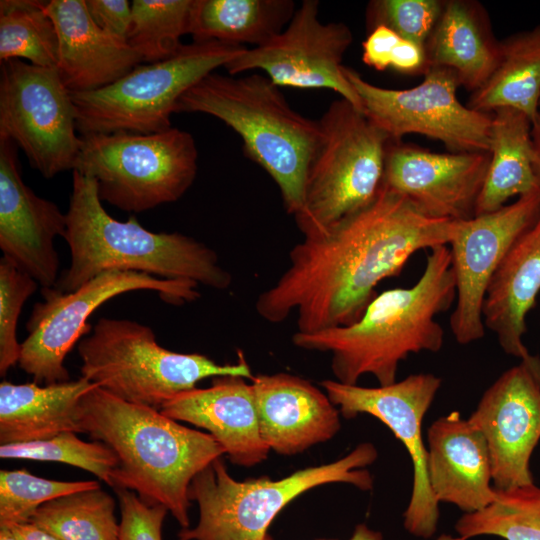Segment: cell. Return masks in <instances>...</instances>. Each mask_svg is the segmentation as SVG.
Returning a JSON list of instances; mask_svg holds the SVG:
<instances>
[{"label": "cell", "mask_w": 540, "mask_h": 540, "mask_svg": "<svg viewBox=\"0 0 540 540\" xmlns=\"http://www.w3.org/2000/svg\"><path fill=\"white\" fill-rule=\"evenodd\" d=\"M17 540H59L53 535L27 522L10 526Z\"/></svg>", "instance_id": "obj_41"}, {"label": "cell", "mask_w": 540, "mask_h": 540, "mask_svg": "<svg viewBox=\"0 0 540 540\" xmlns=\"http://www.w3.org/2000/svg\"><path fill=\"white\" fill-rule=\"evenodd\" d=\"M319 13V1H302L282 32L261 46L247 48L224 68L229 75L262 70L278 87L330 89L363 112L343 72L353 34L345 23H323Z\"/></svg>", "instance_id": "obj_15"}, {"label": "cell", "mask_w": 540, "mask_h": 540, "mask_svg": "<svg viewBox=\"0 0 540 540\" xmlns=\"http://www.w3.org/2000/svg\"><path fill=\"white\" fill-rule=\"evenodd\" d=\"M443 6L444 0H373L366 7V28L385 26L425 47Z\"/></svg>", "instance_id": "obj_36"}, {"label": "cell", "mask_w": 540, "mask_h": 540, "mask_svg": "<svg viewBox=\"0 0 540 540\" xmlns=\"http://www.w3.org/2000/svg\"><path fill=\"white\" fill-rule=\"evenodd\" d=\"M2 459L59 462L94 474L112 486L118 465L114 451L100 441L85 442L74 432H63L46 440L0 445Z\"/></svg>", "instance_id": "obj_34"}, {"label": "cell", "mask_w": 540, "mask_h": 540, "mask_svg": "<svg viewBox=\"0 0 540 540\" xmlns=\"http://www.w3.org/2000/svg\"><path fill=\"white\" fill-rule=\"evenodd\" d=\"M468 420L487 442L495 489L534 483L530 458L540 440V364L520 361L502 373Z\"/></svg>", "instance_id": "obj_17"}, {"label": "cell", "mask_w": 540, "mask_h": 540, "mask_svg": "<svg viewBox=\"0 0 540 540\" xmlns=\"http://www.w3.org/2000/svg\"><path fill=\"white\" fill-rule=\"evenodd\" d=\"M179 112L208 114L232 128L245 155L277 184L286 212H299L320 125L293 110L267 76L212 72L181 96Z\"/></svg>", "instance_id": "obj_5"}, {"label": "cell", "mask_w": 540, "mask_h": 540, "mask_svg": "<svg viewBox=\"0 0 540 540\" xmlns=\"http://www.w3.org/2000/svg\"><path fill=\"white\" fill-rule=\"evenodd\" d=\"M29 523L59 540H119L115 501L100 487L44 503L36 509Z\"/></svg>", "instance_id": "obj_30"}, {"label": "cell", "mask_w": 540, "mask_h": 540, "mask_svg": "<svg viewBox=\"0 0 540 540\" xmlns=\"http://www.w3.org/2000/svg\"><path fill=\"white\" fill-rule=\"evenodd\" d=\"M540 292V214L514 242L495 272L483 304V322L502 350L521 361L540 364L523 337L526 319Z\"/></svg>", "instance_id": "obj_24"}, {"label": "cell", "mask_w": 540, "mask_h": 540, "mask_svg": "<svg viewBox=\"0 0 540 540\" xmlns=\"http://www.w3.org/2000/svg\"><path fill=\"white\" fill-rule=\"evenodd\" d=\"M0 137L21 148L43 177L74 169L82 145L71 92L56 67L1 62Z\"/></svg>", "instance_id": "obj_13"}, {"label": "cell", "mask_w": 540, "mask_h": 540, "mask_svg": "<svg viewBox=\"0 0 540 540\" xmlns=\"http://www.w3.org/2000/svg\"><path fill=\"white\" fill-rule=\"evenodd\" d=\"M43 1H0V62L25 59L29 63L57 68L58 35Z\"/></svg>", "instance_id": "obj_31"}, {"label": "cell", "mask_w": 540, "mask_h": 540, "mask_svg": "<svg viewBox=\"0 0 540 540\" xmlns=\"http://www.w3.org/2000/svg\"><path fill=\"white\" fill-rule=\"evenodd\" d=\"M38 283L7 258L0 259V375L19 361L21 343L16 337L19 315Z\"/></svg>", "instance_id": "obj_37"}, {"label": "cell", "mask_w": 540, "mask_h": 540, "mask_svg": "<svg viewBox=\"0 0 540 540\" xmlns=\"http://www.w3.org/2000/svg\"><path fill=\"white\" fill-rule=\"evenodd\" d=\"M362 50V61L378 71L392 69L414 76L424 75L429 68L424 46L402 38L385 26L368 31Z\"/></svg>", "instance_id": "obj_38"}, {"label": "cell", "mask_w": 540, "mask_h": 540, "mask_svg": "<svg viewBox=\"0 0 540 540\" xmlns=\"http://www.w3.org/2000/svg\"><path fill=\"white\" fill-rule=\"evenodd\" d=\"M488 165L489 152L437 153L390 139L382 186L430 218L466 220L475 216Z\"/></svg>", "instance_id": "obj_18"}, {"label": "cell", "mask_w": 540, "mask_h": 540, "mask_svg": "<svg viewBox=\"0 0 540 540\" xmlns=\"http://www.w3.org/2000/svg\"><path fill=\"white\" fill-rule=\"evenodd\" d=\"M73 171L96 180L101 201L132 213L175 202L197 175L192 135L177 128L81 136Z\"/></svg>", "instance_id": "obj_10"}, {"label": "cell", "mask_w": 540, "mask_h": 540, "mask_svg": "<svg viewBox=\"0 0 540 540\" xmlns=\"http://www.w3.org/2000/svg\"><path fill=\"white\" fill-rule=\"evenodd\" d=\"M82 433L118 458L112 487L134 491L163 505L181 529L190 527L188 491L193 478L225 450L207 433L188 428L161 411L124 401L96 386L79 403Z\"/></svg>", "instance_id": "obj_3"}, {"label": "cell", "mask_w": 540, "mask_h": 540, "mask_svg": "<svg viewBox=\"0 0 540 540\" xmlns=\"http://www.w3.org/2000/svg\"><path fill=\"white\" fill-rule=\"evenodd\" d=\"M451 232L452 221L430 218L381 186L369 204L296 244L287 269L258 295L255 310L270 323L295 311L301 333L351 325L381 281L398 276L416 252L448 245Z\"/></svg>", "instance_id": "obj_1"}, {"label": "cell", "mask_w": 540, "mask_h": 540, "mask_svg": "<svg viewBox=\"0 0 540 540\" xmlns=\"http://www.w3.org/2000/svg\"><path fill=\"white\" fill-rule=\"evenodd\" d=\"M193 0H133L128 44L144 62L173 56L189 34Z\"/></svg>", "instance_id": "obj_33"}, {"label": "cell", "mask_w": 540, "mask_h": 540, "mask_svg": "<svg viewBox=\"0 0 540 540\" xmlns=\"http://www.w3.org/2000/svg\"><path fill=\"white\" fill-rule=\"evenodd\" d=\"M532 149H533V169L537 182L540 188V111L532 121Z\"/></svg>", "instance_id": "obj_42"}, {"label": "cell", "mask_w": 540, "mask_h": 540, "mask_svg": "<svg viewBox=\"0 0 540 540\" xmlns=\"http://www.w3.org/2000/svg\"><path fill=\"white\" fill-rule=\"evenodd\" d=\"M539 106H540V102H539Z\"/></svg>", "instance_id": "obj_45"}, {"label": "cell", "mask_w": 540, "mask_h": 540, "mask_svg": "<svg viewBox=\"0 0 540 540\" xmlns=\"http://www.w3.org/2000/svg\"><path fill=\"white\" fill-rule=\"evenodd\" d=\"M441 382V378L432 373H419L378 387L349 385L329 379L320 383L344 418L371 415L403 443L413 464V487L404 512V527L413 536L424 539L432 537L437 530L439 503L429 483L422 422Z\"/></svg>", "instance_id": "obj_14"}, {"label": "cell", "mask_w": 540, "mask_h": 540, "mask_svg": "<svg viewBox=\"0 0 540 540\" xmlns=\"http://www.w3.org/2000/svg\"><path fill=\"white\" fill-rule=\"evenodd\" d=\"M291 0H193L194 42L258 47L284 30L296 11Z\"/></svg>", "instance_id": "obj_29"}, {"label": "cell", "mask_w": 540, "mask_h": 540, "mask_svg": "<svg viewBox=\"0 0 540 540\" xmlns=\"http://www.w3.org/2000/svg\"><path fill=\"white\" fill-rule=\"evenodd\" d=\"M115 492L121 513L119 540H162L167 508L146 503L129 489L115 488Z\"/></svg>", "instance_id": "obj_39"}, {"label": "cell", "mask_w": 540, "mask_h": 540, "mask_svg": "<svg viewBox=\"0 0 540 540\" xmlns=\"http://www.w3.org/2000/svg\"><path fill=\"white\" fill-rule=\"evenodd\" d=\"M199 284L153 275L110 270L72 292L43 288V300L34 305L26 323L28 336L21 343L18 364L37 384L69 380L64 359L80 338L89 333L92 313L111 298L136 290H150L164 302L182 305L200 297Z\"/></svg>", "instance_id": "obj_11"}, {"label": "cell", "mask_w": 540, "mask_h": 540, "mask_svg": "<svg viewBox=\"0 0 540 540\" xmlns=\"http://www.w3.org/2000/svg\"><path fill=\"white\" fill-rule=\"evenodd\" d=\"M500 40L489 14L475 0H444L443 10L425 44L428 67L454 73L460 87L481 88L499 60Z\"/></svg>", "instance_id": "obj_25"}, {"label": "cell", "mask_w": 540, "mask_h": 540, "mask_svg": "<svg viewBox=\"0 0 540 540\" xmlns=\"http://www.w3.org/2000/svg\"><path fill=\"white\" fill-rule=\"evenodd\" d=\"M0 540H17L10 526L0 525Z\"/></svg>", "instance_id": "obj_44"}, {"label": "cell", "mask_w": 540, "mask_h": 540, "mask_svg": "<svg viewBox=\"0 0 540 540\" xmlns=\"http://www.w3.org/2000/svg\"><path fill=\"white\" fill-rule=\"evenodd\" d=\"M81 376L129 403L161 410L177 394L209 377L254 375L242 352L235 364L160 346L153 330L128 319L100 318L77 346Z\"/></svg>", "instance_id": "obj_7"}, {"label": "cell", "mask_w": 540, "mask_h": 540, "mask_svg": "<svg viewBox=\"0 0 540 540\" xmlns=\"http://www.w3.org/2000/svg\"><path fill=\"white\" fill-rule=\"evenodd\" d=\"M343 72L358 94L364 115L391 140L419 134L440 141L450 152H489L492 113L463 105L454 73L429 67L408 89H388L365 80L356 70Z\"/></svg>", "instance_id": "obj_12"}, {"label": "cell", "mask_w": 540, "mask_h": 540, "mask_svg": "<svg viewBox=\"0 0 540 540\" xmlns=\"http://www.w3.org/2000/svg\"><path fill=\"white\" fill-rule=\"evenodd\" d=\"M100 487L95 480L57 481L24 469L0 472V525L27 523L37 508L58 497Z\"/></svg>", "instance_id": "obj_35"}, {"label": "cell", "mask_w": 540, "mask_h": 540, "mask_svg": "<svg viewBox=\"0 0 540 540\" xmlns=\"http://www.w3.org/2000/svg\"><path fill=\"white\" fill-rule=\"evenodd\" d=\"M540 24L500 40L498 64L467 106L483 113L512 108L531 121L540 111Z\"/></svg>", "instance_id": "obj_28"}, {"label": "cell", "mask_w": 540, "mask_h": 540, "mask_svg": "<svg viewBox=\"0 0 540 540\" xmlns=\"http://www.w3.org/2000/svg\"><path fill=\"white\" fill-rule=\"evenodd\" d=\"M97 385L81 376L41 386L0 384V444L46 440L63 432L82 433L79 403Z\"/></svg>", "instance_id": "obj_26"}, {"label": "cell", "mask_w": 540, "mask_h": 540, "mask_svg": "<svg viewBox=\"0 0 540 540\" xmlns=\"http://www.w3.org/2000/svg\"><path fill=\"white\" fill-rule=\"evenodd\" d=\"M93 21L114 37L127 41L131 4L127 0H85Z\"/></svg>", "instance_id": "obj_40"}, {"label": "cell", "mask_w": 540, "mask_h": 540, "mask_svg": "<svg viewBox=\"0 0 540 540\" xmlns=\"http://www.w3.org/2000/svg\"><path fill=\"white\" fill-rule=\"evenodd\" d=\"M496 493L492 504L459 518L455 530L460 538L488 535L504 540H540V487L533 483L496 489Z\"/></svg>", "instance_id": "obj_32"}, {"label": "cell", "mask_w": 540, "mask_h": 540, "mask_svg": "<svg viewBox=\"0 0 540 540\" xmlns=\"http://www.w3.org/2000/svg\"><path fill=\"white\" fill-rule=\"evenodd\" d=\"M540 214V188L486 214L452 221L451 264L456 281L450 329L467 345L485 334L483 304L488 286L507 252Z\"/></svg>", "instance_id": "obj_16"}, {"label": "cell", "mask_w": 540, "mask_h": 540, "mask_svg": "<svg viewBox=\"0 0 540 540\" xmlns=\"http://www.w3.org/2000/svg\"><path fill=\"white\" fill-rule=\"evenodd\" d=\"M318 122L319 142L294 216L304 237L325 232L376 197L390 140L343 98L333 101Z\"/></svg>", "instance_id": "obj_8"}, {"label": "cell", "mask_w": 540, "mask_h": 540, "mask_svg": "<svg viewBox=\"0 0 540 540\" xmlns=\"http://www.w3.org/2000/svg\"><path fill=\"white\" fill-rule=\"evenodd\" d=\"M428 477L437 502L457 506L464 514L480 511L496 498L492 465L483 434L453 411L427 431Z\"/></svg>", "instance_id": "obj_22"}, {"label": "cell", "mask_w": 540, "mask_h": 540, "mask_svg": "<svg viewBox=\"0 0 540 540\" xmlns=\"http://www.w3.org/2000/svg\"><path fill=\"white\" fill-rule=\"evenodd\" d=\"M532 121L522 112L492 113L489 165L475 215L493 212L537 186L533 169Z\"/></svg>", "instance_id": "obj_27"}, {"label": "cell", "mask_w": 540, "mask_h": 540, "mask_svg": "<svg viewBox=\"0 0 540 540\" xmlns=\"http://www.w3.org/2000/svg\"><path fill=\"white\" fill-rule=\"evenodd\" d=\"M44 10L57 30V70L70 92L106 87L143 62L127 41L93 21L85 0H51Z\"/></svg>", "instance_id": "obj_23"}, {"label": "cell", "mask_w": 540, "mask_h": 540, "mask_svg": "<svg viewBox=\"0 0 540 540\" xmlns=\"http://www.w3.org/2000/svg\"><path fill=\"white\" fill-rule=\"evenodd\" d=\"M160 411L207 430L235 465L251 467L268 456L270 448L260 434L253 387L243 377H214L209 387L183 391Z\"/></svg>", "instance_id": "obj_21"}, {"label": "cell", "mask_w": 540, "mask_h": 540, "mask_svg": "<svg viewBox=\"0 0 540 540\" xmlns=\"http://www.w3.org/2000/svg\"><path fill=\"white\" fill-rule=\"evenodd\" d=\"M247 48L217 41L182 44L170 58L138 65L106 87L71 92L77 131L82 136L166 131L181 96Z\"/></svg>", "instance_id": "obj_9"}, {"label": "cell", "mask_w": 540, "mask_h": 540, "mask_svg": "<svg viewBox=\"0 0 540 540\" xmlns=\"http://www.w3.org/2000/svg\"><path fill=\"white\" fill-rule=\"evenodd\" d=\"M265 540H273L269 535ZM326 540V539H322ZM349 540H383L381 532L369 528L366 524H358ZM438 540H463L462 538H452L450 536H442Z\"/></svg>", "instance_id": "obj_43"}, {"label": "cell", "mask_w": 540, "mask_h": 540, "mask_svg": "<svg viewBox=\"0 0 540 540\" xmlns=\"http://www.w3.org/2000/svg\"><path fill=\"white\" fill-rule=\"evenodd\" d=\"M423 273L408 288L376 295L353 324L312 333L295 332L292 343L305 350L329 352L338 382L356 385L370 374L380 386L396 382L400 362L410 354L438 352L444 329L436 316L456 300V281L447 245L430 249Z\"/></svg>", "instance_id": "obj_2"}, {"label": "cell", "mask_w": 540, "mask_h": 540, "mask_svg": "<svg viewBox=\"0 0 540 540\" xmlns=\"http://www.w3.org/2000/svg\"><path fill=\"white\" fill-rule=\"evenodd\" d=\"M64 236L71 263L55 288L72 292L105 271L142 272L169 280H188L216 290L228 289L232 275L217 253L193 237L155 233L134 216L122 222L104 209L96 180L73 171Z\"/></svg>", "instance_id": "obj_4"}, {"label": "cell", "mask_w": 540, "mask_h": 540, "mask_svg": "<svg viewBox=\"0 0 540 540\" xmlns=\"http://www.w3.org/2000/svg\"><path fill=\"white\" fill-rule=\"evenodd\" d=\"M66 213L36 195L23 181L17 145L0 137V249L3 257L43 288L55 287L59 257L55 239L64 238Z\"/></svg>", "instance_id": "obj_19"}, {"label": "cell", "mask_w": 540, "mask_h": 540, "mask_svg": "<svg viewBox=\"0 0 540 540\" xmlns=\"http://www.w3.org/2000/svg\"><path fill=\"white\" fill-rule=\"evenodd\" d=\"M372 443H361L337 461L297 470L279 480L260 477L237 481L220 458L200 471L189 486V499L199 507L194 527L181 529L178 540H265L276 516L293 499L317 486L348 483L373 488L365 469L377 459Z\"/></svg>", "instance_id": "obj_6"}, {"label": "cell", "mask_w": 540, "mask_h": 540, "mask_svg": "<svg viewBox=\"0 0 540 540\" xmlns=\"http://www.w3.org/2000/svg\"><path fill=\"white\" fill-rule=\"evenodd\" d=\"M260 434L281 455H296L328 441L341 428L339 410L310 381L288 373L251 380Z\"/></svg>", "instance_id": "obj_20"}]
</instances>
